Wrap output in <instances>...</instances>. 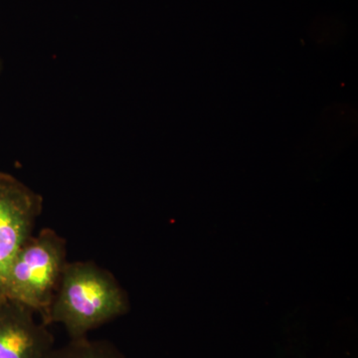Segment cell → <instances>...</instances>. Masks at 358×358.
Segmentation results:
<instances>
[{"mask_svg":"<svg viewBox=\"0 0 358 358\" xmlns=\"http://www.w3.org/2000/svg\"><path fill=\"white\" fill-rule=\"evenodd\" d=\"M47 358H126L109 341L86 338L70 339L60 348H54Z\"/></svg>","mask_w":358,"mask_h":358,"instance_id":"5b68a950","label":"cell"},{"mask_svg":"<svg viewBox=\"0 0 358 358\" xmlns=\"http://www.w3.org/2000/svg\"><path fill=\"white\" fill-rule=\"evenodd\" d=\"M2 72V62L1 60H0V74H1Z\"/></svg>","mask_w":358,"mask_h":358,"instance_id":"8992f818","label":"cell"},{"mask_svg":"<svg viewBox=\"0 0 358 358\" xmlns=\"http://www.w3.org/2000/svg\"><path fill=\"white\" fill-rule=\"evenodd\" d=\"M129 310L128 294L109 270L91 261L68 262L43 324L82 338Z\"/></svg>","mask_w":358,"mask_h":358,"instance_id":"6da1fadb","label":"cell"},{"mask_svg":"<svg viewBox=\"0 0 358 358\" xmlns=\"http://www.w3.org/2000/svg\"><path fill=\"white\" fill-rule=\"evenodd\" d=\"M43 199L11 174L0 171V296L11 263L32 236Z\"/></svg>","mask_w":358,"mask_h":358,"instance_id":"3957f363","label":"cell"},{"mask_svg":"<svg viewBox=\"0 0 358 358\" xmlns=\"http://www.w3.org/2000/svg\"><path fill=\"white\" fill-rule=\"evenodd\" d=\"M67 242L52 228L33 234L7 272L2 296L43 317L51 307L67 265Z\"/></svg>","mask_w":358,"mask_h":358,"instance_id":"7a4b0ae2","label":"cell"},{"mask_svg":"<svg viewBox=\"0 0 358 358\" xmlns=\"http://www.w3.org/2000/svg\"><path fill=\"white\" fill-rule=\"evenodd\" d=\"M17 301L0 296V358H47L55 341L48 326Z\"/></svg>","mask_w":358,"mask_h":358,"instance_id":"277c9868","label":"cell"}]
</instances>
